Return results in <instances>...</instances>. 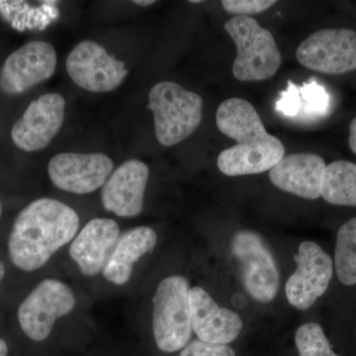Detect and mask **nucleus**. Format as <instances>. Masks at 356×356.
I'll use <instances>...</instances> for the list:
<instances>
[{
    "instance_id": "obj_15",
    "label": "nucleus",
    "mask_w": 356,
    "mask_h": 356,
    "mask_svg": "<svg viewBox=\"0 0 356 356\" xmlns=\"http://www.w3.org/2000/svg\"><path fill=\"white\" fill-rule=\"evenodd\" d=\"M120 236L114 220L95 218L72 240L70 255L84 276L98 275L108 262Z\"/></svg>"
},
{
    "instance_id": "obj_23",
    "label": "nucleus",
    "mask_w": 356,
    "mask_h": 356,
    "mask_svg": "<svg viewBox=\"0 0 356 356\" xmlns=\"http://www.w3.org/2000/svg\"><path fill=\"white\" fill-rule=\"evenodd\" d=\"M299 356H339L332 350L329 339L320 325L306 323L295 334Z\"/></svg>"
},
{
    "instance_id": "obj_5",
    "label": "nucleus",
    "mask_w": 356,
    "mask_h": 356,
    "mask_svg": "<svg viewBox=\"0 0 356 356\" xmlns=\"http://www.w3.org/2000/svg\"><path fill=\"white\" fill-rule=\"evenodd\" d=\"M231 250L248 294L261 303L273 301L280 289V271L261 236L248 229L238 232Z\"/></svg>"
},
{
    "instance_id": "obj_33",
    "label": "nucleus",
    "mask_w": 356,
    "mask_h": 356,
    "mask_svg": "<svg viewBox=\"0 0 356 356\" xmlns=\"http://www.w3.org/2000/svg\"><path fill=\"white\" fill-rule=\"evenodd\" d=\"M2 204H1V201H0V218H1L2 216Z\"/></svg>"
},
{
    "instance_id": "obj_29",
    "label": "nucleus",
    "mask_w": 356,
    "mask_h": 356,
    "mask_svg": "<svg viewBox=\"0 0 356 356\" xmlns=\"http://www.w3.org/2000/svg\"><path fill=\"white\" fill-rule=\"evenodd\" d=\"M8 355V346L4 339H0V356H7Z\"/></svg>"
},
{
    "instance_id": "obj_25",
    "label": "nucleus",
    "mask_w": 356,
    "mask_h": 356,
    "mask_svg": "<svg viewBox=\"0 0 356 356\" xmlns=\"http://www.w3.org/2000/svg\"><path fill=\"white\" fill-rule=\"evenodd\" d=\"M275 3V0H222V6L236 16H248L266 11Z\"/></svg>"
},
{
    "instance_id": "obj_1",
    "label": "nucleus",
    "mask_w": 356,
    "mask_h": 356,
    "mask_svg": "<svg viewBox=\"0 0 356 356\" xmlns=\"http://www.w3.org/2000/svg\"><path fill=\"white\" fill-rule=\"evenodd\" d=\"M79 217L69 205L53 198H40L21 210L8 238L13 266L25 273L38 270L60 248L72 242Z\"/></svg>"
},
{
    "instance_id": "obj_24",
    "label": "nucleus",
    "mask_w": 356,
    "mask_h": 356,
    "mask_svg": "<svg viewBox=\"0 0 356 356\" xmlns=\"http://www.w3.org/2000/svg\"><path fill=\"white\" fill-rule=\"evenodd\" d=\"M300 95L307 113L325 114L329 107L330 96L316 81L305 83L300 88Z\"/></svg>"
},
{
    "instance_id": "obj_7",
    "label": "nucleus",
    "mask_w": 356,
    "mask_h": 356,
    "mask_svg": "<svg viewBox=\"0 0 356 356\" xmlns=\"http://www.w3.org/2000/svg\"><path fill=\"white\" fill-rule=\"evenodd\" d=\"M297 60L307 69L325 74L356 70V32L330 28L313 33L299 44Z\"/></svg>"
},
{
    "instance_id": "obj_14",
    "label": "nucleus",
    "mask_w": 356,
    "mask_h": 356,
    "mask_svg": "<svg viewBox=\"0 0 356 356\" xmlns=\"http://www.w3.org/2000/svg\"><path fill=\"white\" fill-rule=\"evenodd\" d=\"M189 307L192 331L200 341L227 346L233 343L242 332L243 324L240 315L221 308L203 288H191Z\"/></svg>"
},
{
    "instance_id": "obj_18",
    "label": "nucleus",
    "mask_w": 356,
    "mask_h": 356,
    "mask_svg": "<svg viewBox=\"0 0 356 356\" xmlns=\"http://www.w3.org/2000/svg\"><path fill=\"white\" fill-rule=\"evenodd\" d=\"M216 123L221 133L242 146L259 144L273 137L267 133L252 103L242 98H229L222 102L218 107Z\"/></svg>"
},
{
    "instance_id": "obj_4",
    "label": "nucleus",
    "mask_w": 356,
    "mask_h": 356,
    "mask_svg": "<svg viewBox=\"0 0 356 356\" xmlns=\"http://www.w3.org/2000/svg\"><path fill=\"white\" fill-rule=\"evenodd\" d=\"M189 283L184 276L161 280L153 298V332L156 346L163 353L181 350L192 336Z\"/></svg>"
},
{
    "instance_id": "obj_16",
    "label": "nucleus",
    "mask_w": 356,
    "mask_h": 356,
    "mask_svg": "<svg viewBox=\"0 0 356 356\" xmlns=\"http://www.w3.org/2000/svg\"><path fill=\"white\" fill-rule=\"evenodd\" d=\"M325 166L317 154H288L269 170V179L280 191L315 200L321 197Z\"/></svg>"
},
{
    "instance_id": "obj_31",
    "label": "nucleus",
    "mask_w": 356,
    "mask_h": 356,
    "mask_svg": "<svg viewBox=\"0 0 356 356\" xmlns=\"http://www.w3.org/2000/svg\"><path fill=\"white\" fill-rule=\"evenodd\" d=\"M6 266H4V264L0 261V283H1V281L3 280L4 276H6Z\"/></svg>"
},
{
    "instance_id": "obj_17",
    "label": "nucleus",
    "mask_w": 356,
    "mask_h": 356,
    "mask_svg": "<svg viewBox=\"0 0 356 356\" xmlns=\"http://www.w3.org/2000/svg\"><path fill=\"white\" fill-rule=\"evenodd\" d=\"M284 156V146L273 136L270 140L259 144L229 147L219 154L217 163L224 175L240 177L270 170Z\"/></svg>"
},
{
    "instance_id": "obj_9",
    "label": "nucleus",
    "mask_w": 356,
    "mask_h": 356,
    "mask_svg": "<svg viewBox=\"0 0 356 356\" xmlns=\"http://www.w3.org/2000/svg\"><path fill=\"white\" fill-rule=\"evenodd\" d=\"M294 259L297 269L287 280L285 293L290 305L305 311L327 291L334 274V262L311 241L301 243Z\"/></svg>"
},
{
    "instance_id": "obj_30",
    "label": "nucleus",
    "mask_w": 356,
    "mask_h": 356,
    "mask_svg": "<svg viewBox=\"0 0 356 356\" xmlns=\"http://www.w3.org/2000/svg\"><path fill=\"white\" fill-rule=\"evenodd\" d=\"M134 4H137V6H149L152 4L156 3L154 0H135L133 1Z\"/></svg>"
},
{
    "instance_id": "obj_21",
    "label": "nucleus",
    "mask_w": 356,
    "mask_h": 356,
    "mask_svg": "<svg viewBox=\"0 0 356 356\" xmlns=\"http://www.w3.org/2000/svg\"><path fill=\"white\" fill-rule=\"evenodd\" d=\"M0 15L14 29H44L58 16L56 2L0 1Z\"/></svg>"
},
{
    "instance_id": "obj_10",
    "label": "nucleus",
    "mask_w": 356,
    "mask_h": 356,
    "mask_svg": "<svg viewBox=\"0 0 356 356\" xmlns=\"http://www.w3.org/2000/svg\"><path fill=\"white\" fill-rule=\"evenodd\" d=\"M57 67V53L50 43L32 41L6 58L0 69V90L19 95L50 79Z\"/></svg>"
},
{
    "instance_id": "obj_22",
    "label": "nucleus",
    "mask_w": 356,
    "mask_h": 356,
    "mask_svg": "<svg viewBox=\"0 0 356 356\" xmlns=\"http://www.w3.org/2000/svg\"><path fill=\"white\" fill-rule=\"evenodd\" d=\"M334 269L343 284H356V217L343 224L337 232Z\"/></svg>"
},
{
    "instance_id": "obj_32",
    "label": "nucleus",
    "mask_w": 356,
    "mask_h": 356,
    "mask_svg": "<svg viewBox=\"0 0 356 356\" xmlns=\"http://www.w3.org/2000/svg\"><path fill=\"white\" fill-rule=\"evenodd\" d=\"M200 0H191V3H200Z\"/></svg>"
},
{
    "instance_id": "obj_27",
    "label": "nucleus",
    "mask_w": 356,
    "mask_h": 356,
    "mask_svg": "<svg viewBox=\"0 0 356 356\" xmlns=\"http://www.w3.org/2000/svg\"><path fill=\"white\" fill-rule=\"evenodd\" d=\"M302 108L300 88L292 81H288L286 90L281 93L280 99L276 102V110L286 116H296Z\"/></svg>"
},
{
    "instance_id": "obj_20",
    "label": "nucleus",
    "mask_w": 356,
    "mask_h": 356,
    "mask_svg": "<svg viewBox=\"0 0 356 356\" xmlns=\"http://www.w3.org/2000/svg\"><path fill=\"white\" fill-rule=\"evenodd\" d=\"M321 197L332 205L356 207L355 163L336 161L325 166Z\"/></svg>"
},
{
    "instance_id": "obj_2",
    "label": "nucleus",
    "mask_w": 356,
    "mask_h": 356,
    "mask_svg": "<svg viewBox=\"0 0 356 356\" xmlns=\"http://www.w3.org/2000/svg\"><path fill=\"white\" fill-rule=\"evenodd\" d=\"M149 108L154 113L156 140L165 147L175 146L191 137L202 121V97L172 81L152 88Z\"/></svg>"
},
{
    "instance_id": "obj_3",
    "label": "nucleus",
    "mask_w": 356,
    "mask_h": 356,
    "mask_svg": "<svg viewBox=\"0 0 356 356\" xmlns=\"http://www.w3.org/2000/svg\"><path fill=\"white\" fill-rule=\"evenodd\" d=\"M236 47L233 74L240 81H264L280 70L281 54L273 34L250 16H235L225 23Z\"/></svg>"
},
{
    "instance_id": "obj_8",
    "label": "nucleus",
    "mask_w": 356,
    "mask_h": 356,
    "mask_svg": "<svg viewBox=\"0 0 356 356\" xmlns=\"http://www.w3.org/2000/svg\"><path fill=\"white\" fill-rule=\"evenodd\" d=\"M65 67L72 81L91 92L114 90L128 76V70L122 60L92 41L77 44L67 56Z\"/></svg>"
},
{
    "instance_id": "obj_11",
    "label": "nucleus",
    "mask_w": 356,
    "mask_h": 356,
    "mask_svg": "<svg viewBox=\"0 0 356 356\" xmlns=\"http://www.w3.org/2000/svg\"><path fill=\"white\" fill-rule=\"evenodd\" d=\"M113 161L104 154H58L48 165L51 181L70 193H92L113 172Z\"/></svg>"
},
{
    "instance_id": "obj_12",
    "label": "nucleus",
    "mask_w": 356,
    "mask_h": 356,
    "mask_svg": "<svg viewBox=\"0 0 356 356\" xmlns=\"http://www.w3.org/2000/svg\"><path fill=\"white\" fill-rule=\"evenodd\" d=\"M65 108V98L58 93L40 96L14 124L11 130L14 144L29 153L44 149L60 132Z\"/></svg>"
},
{
    "instance_id": "obj_26",
    "label": "nucleus",
    "mask_w": 356,
    "mask_h": 356,
    "mask_svg": "<svg viewBox=\"0 0 356 356\" xmlns=\"http://www.w3.org/2000/svg\"><path fill=\"white\" fill-rule=\"evenodd\" d=\"M178 356H236V353L226 344L208 343L197 339L185 346Z\"/></svg>"
},
{
    "instance_id": "obj_6",
    "label": "nucleus",
    "mask_w": 356,
    "mask_h": 356,
    "mask_svg": "<svg viewBox=\"0 0 356 356\" xmlns=\"http://www.w3.org/2000/svg\"><path fill=\"white\" fill-rule=\"evenodd\" d=\"M76 304V296L65 283L48 278L23 300L17 311L18 323L26 336L39 343L48 339L56 321L69 315Z\"/></svg>"
},
{
    "instance_id": "obj_19",
    "label": "nucleus",
    "mask_w": 356,
    "mask_h": 356,
    "mask_svg": "<svg viewBox=\"0 0 356 356\" xmlns=\"http://www.w3.org/2000/svg\"><path fill=\"white\" fill-rule=\"evenodd\" d=\"M156 243L158 235L149 227H137L124 233L103 269L105 280L118 286L128 283L134 264L145 254L153 252Z\"/></svg>"
},
{
    "instance_id": "obj_28",
    "label": "nucleus",
    "mask_w": 356,
    "mask_h": 356,
    "mask_svg": "<svg viewBox=\"0 0 356 356\" xmlns=\"http://www.w3.org/2000/svg\"><path fill=\"white\" fill-rule=\"evenodd\" d=\"M348 144L351 151L356 154V117L351 121L350 125V139H348Z\"/></svg>"
},
{
    "instance_id": "obj_13",
    "label": "nucleus",
    "mask_w": 356,
    "mask_h": 356,
    "mask_svg": "<svg viewBox=\"0 0 356 356\" xmlns=\"http://www.w3.org/2000/svg\"><path fill=\"white\" fill-rule=\"evenodd\" d=\"M149 166L138 159L122 163L102 186L104 209L122 218L137 217L144 207Z\"/></svg>"
}]
</instances>
